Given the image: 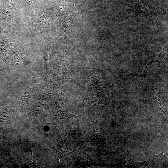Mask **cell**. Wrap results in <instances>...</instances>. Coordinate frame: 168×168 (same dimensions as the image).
Masks as SVG:
<instances>
[{"label":"cell","instance_id":"cell-4","mask_svg":"<svg viewBox=\"0 0 168 168\" xmlns=\"http://www.w3.org/2000/svg\"><path fill=\"white\" fill-rule=\"evenodd\" d=\"M9 44L7 39L2 36V39L0 40V57L3 58L6 63L8 60L7 49Z\"/></svg>","mask_w":168,"mask_h":168},{"label":"cell","instance_id":"cell-1","mask_svg":"<svg viewBox=\"0 0 168 168\" xmlns=\"http://www.w3.org/2000/svg\"><path fill=\"white\" fill-rule=\"evenodd\" d=\"M9 47L14 55L13 63L12 69L13 70L18 65L23 66L26 63V56L23 50L18 46L12 43H9Z\"/></svg>","mask_w":168,"mask_h":168},{"label":"cell","instance_id":"cell-5","mask_svg":"<svg viewBox=\"0 0 168 168\" xmlns=\"http://www.w3.org/2000/svg\"><path fill=\"white\" fill-rule=\"evenodd\" d=\"M52 52L49 45H48L47 49L46 51L44 60L46 65V76L48 74L49 69L50 65V58Z\"/></svg>","mask_w":168,"mask_h":168},{"label":"cell","instance_id":"cell-2","mask_svg":"<svg viewBox=\"0 0 168 168\" xmlns=\"http://www.w3.org/2000/svg\"><path fill=\"white\" fill-rule=\"evenodd\" d=\"M53 111L59 113L64 118L75 117V116L70 114L66 108L63 100L62 94L61 92H59L57 97Z\"/></svg>","mask_w":168,"mask_h":168},{"label":"cell","instance_id":"cell-3","mask_svg":"<svg viewBox=\"0 0 168 168\" xmlns=\"http://www.w3.org/2000/svg\"><path fill=\"white\" fill-rule=\"evenodd\" d=\"M52 13V11L47 9L42 16L29 22L33 23L40 28H43L45 27L47 21Z\"/></svg>","mask_w":168,"mask_h":168}]
</instances>
